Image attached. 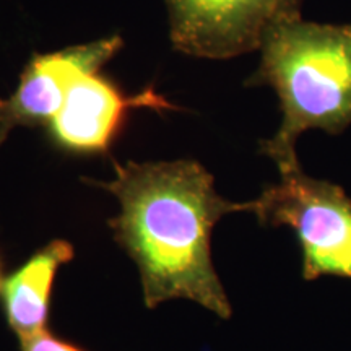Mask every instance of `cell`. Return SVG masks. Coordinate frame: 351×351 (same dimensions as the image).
I'll return each instance as SVG.
<instances>
[{
    "label": "cell",
    "mask_w": 351,
    "mask_h": 351,
    "mask_svg": "<svg viewBox=\"0 0 351 351\" xmlns=\"http://www.w3.org/2000/svg\"><path fill=\"white\" fill-rule=\"evenodd\" d=\"M112 181L96 182L121 202L109 221L114 238L140 271L145 304L191 300L221 319L231 304L212 262L210 239L223 217L251 212V202L223 199L215 179L194 160L114 163Z\"/></svg>",
    "instance_id": "cell-1"
},
{
    "label": "cell",
    "mask_w": 351,
    "mask_h": 351,
    "mask_svg": "<svg viewBox=\"0 0 351 351\" xmlns=\"http://www.w3.org/2000/svg\"><path fill=\"white\" fill-rule=\"evenodd\" d=\"M258 51L245 85L270 86L278 96L282 122L261 152L280 169L300 163L296 143L304 132L339 135L351 125V23L288 16L270 26Z\"/></svg>",
    "instance_id": "cell-2"
},
{
    "label": "cell",
    "mask_w": 351,
    "mask_h": 351,
    "mask_svg": "<svg viewBox=\"0 0 351 351\" xmlns=\"http://www.w3.org/2000/svg\"><path fill=\"white\" fill-rule=\"evenodd\" d=\"M278 171L280 181L251 202V213L262 225L295 231L307 282L351 280V197L339 184L307 176L300 163Z\"/></svg>",
    "instance_id": "cell-3"
},
{
    "label": "cell",
    "mask_w": 351,
    "mask_h": 351,
    "mask_svg": "<svg viewBox=\"0 0 351 351\" xmlns=\"http://www.w3.org/2000/svg\"><path fill=\"white\" fill-rule=\"evenodd\" d=\"M171 41L202 59H231L258 51L270 26L301 15L304 0H165Z\"/></svg>",
    "instance_id": "cell-4"
},
{
    "label": "cell",
    "mask_w": 351,
    "mask_h": 351,
    "mask_svg": "<svg viewBox=\"0 0 351 351\" xmlns=\"http://www.w3.org/2000/svg\"><path fill=\"white\" fill-rule=\"evenodd\" d=\"M122 46L121 36H109L51 54H33L16 90L0 106V143L16 127L49 125L73 83L99 72Z\"/></svg>",
    "instance_id": "cell-5"
},
{
    "label": "cell",
    "mask_w": 351,
    "mask_h": 351,
    "mask_svg": "<svg viewBox=\"0 0 351 351\" xmlns=\"http://www.w3.org/2000/svg\"><path fill=\"white\" fill-rule=\"evenodd\" d=\"M138 108L176 109L153 88L129 96L99 72H93L73 83L47 129L70 152L106 153L124 127L127 114Z\"/></svg>",
    "instance_id": "cell-6"
},
{
    "label": "cell",
    "mask_w": 351,
    "mask_h": 351,
    "mask_svg": "<svg viewBox=\"0 0 351 351\" xmlns=\"http://www.w3.org/2000/svg\"><path fill=\"white\" fill-rule=\"evenodd\" d=\"M73 254L72 244L56 239L2 282L3 309L19 339L46 330L56 274Z\"/></svg>",
    "instance_id": "cell-7"
},
{
    "label": "cell",
    "mask_w": 351,
    "mask_h": 351,
    "mask_svg": "<svg viewBox=\"0 0 351 351\" xmlns=\"http://www.w3.org/2000/svg\"><path fill=\"white\" fill-rule=\"evenodd\" d=\"M20 345L21 351H83L75 345H70L67 341L51 335L47 330L23 337L20 339Z\"/></svg>",
    "instance_id": "cell-8"
},
{
    "label": "cell",
    "mask_w": 351,
    "mask_h": 351,
    "mask_svg": "<svg viewBox=\"0 0 351 351\" xmlns=\"http://www.w3.org/2000/svg\"><path fill=\"white\" fill-rule=\"evenodd\" d=\"M2 103H3V99H0V106H2Z\"/></svg>",
    "instance_id": "cell-9"
},
{
    "label": "cell",
    "mask_w": 351,
    "mask_h": 351,
    "mask_svg": "<svg viewBox=\"0 0 351 351\" xmlns=\"http://www.w3.org/2000/svg\"><path fill=\"white\" fill-rule=\"evenodd\" d=\"M0 287H2V280H0Z\"/></svg>",
    "instance_id": "cell-10"
}]
</instances>
